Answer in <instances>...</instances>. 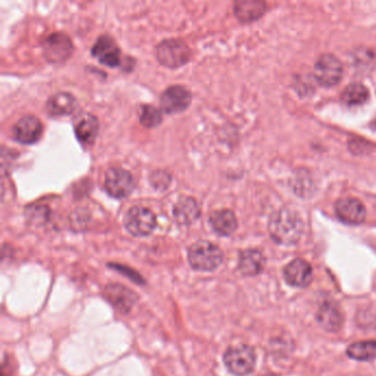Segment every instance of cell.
<instances>
[{
	"mask_svg": "<svg viewBox=\"0 0 376 376\" xmlns=\"http://www.w3.org/2000/svg\"><path fill=\"white\" fill-rule=\"evenodd\" d=\"M268 230L272 238L278 244H296L303 236V219L293 210L281 209L270 217Z\"/></svg>",
	"mask_w": 376,
	"mask_h": 376,
	"instance_id": "1",
	"label": "cell"
},
{
	"mask_svg": "<svg viewBox=\"0 0 376 376\" xmlns=\"http://www.w3.org/2000/svg\"><path fill=\"white\" fill-rule=\"evenodd\" d=\"M190 265L200 272H213L223 262V253L219 246L209 241H198L188 250Z\"/></svg>",
	"mask_w": 376,
	"mask_h": 376,
	"instance_id": "2",
	"label": "cell"
},
{
	"mask_svg": "<svg viewBox=\"0 0 376 376\" xmlns=\"http://www.w3.org/2000/svg\"><path fill=\"white\" fill-rule=\"evenodd\" d=\"M191 56L187 43L180 39H166L156 48L157 61L168 68H181L189 62Z\"/></svg>",
	"mask_w": 376,
	"mask_h": 376,
	"instance_id": "3",
	"label": "cell"
},
{
	"mask_svg": "<svg viewBox=\"0 0 376 376\" xmlns=\"http://www.w3.org/2000/svg\"><path fill=\"white\" fill-rule=\"evenodd\" d=\"M124 226L129 234L144 238L154 232L157 226L156 215L152 210L135 205L127 211L124 217Z\"/></svg>",
	"mask_w": 376,
	"mask_h": 376,
	"instance_id": "4",
	"label": "cell"
},
{
	"mask_svg": "<svg viewBox=\"0 0 376 376\" xmlns=\"http://www.w3.org/2000/svg\"><path fill=\"white\" fill-rule=\"evenodd\" d=\"M255 362V352L248 346H233L224 354L225 366L235 376H246L252 373Z\"/></svg>",
	"mask_w": 376,
	"mask_h": 376,
	"instance_id": "5",
	"label": "cell"
},
{
	"mask_svg": "<svg viewBox=\"0 0 376 376\" xmlns=\"http://www.w3.org/2000/svg\"><path fill=\"white\" fill-rule=\"evenodd\" d=\"M135 179L128 170L123 168H111L105 174L104 187L107 193L115 199H124L134 191Z\"/></svg>",
	"mask_w": 376,
	"mask_h": 376,
	"instance_id": "6",
	"label": "cell"
},
{
	"mask_svg": "<svg viewBox=\"0 0 376 376\" xmlns=\"http://www.w3.org/2000/svg\"><path fill=\"white\" fill-rule=\"evenodd\" d=\"M344 75V66L332 54H323L315 64V78L320 85L331 87L336 85Z\"/></svg>",
	"mask_w": 376,
	"mask_h": 376,
	"instance_id": "7",
	"label": "cell"
},
{
	"mask_svg": "<svg viewBox=\"0 0 376 376\" xmlns=\"http://www.w3.org/2000/svg\"><path fill=\"white\" fill-rule=\"evenodd\" d=\"M43 54L50 63H60L71 56L73 44L66 33H52L43 41Z\"/></svg>",
	"mask_w": 376,
	"mask_h": 376,
	"instance_id": "8",
	"label": "cell"
},
{
	"mask_svg": "<svg viewBox=\"0 0 376 376\" xmlns=\"http://www.w3.org/2000/svg\"><path fill=\"white\" fill-rule=\"evenodd\" d=\"M191 102V92L182 85L169 86L160 96V107L164 113L169 115L185 111L190 107Z\"/></svg>",
	"mask_w": 376,
	"mask_h": 376,
	"instance_id": "9",
	"label": "cell"
},
{
	"mask_svg": "<svg viewBox=\"0 0 376 376\" xmlns=\"http://www.w3.org/2000/svg\"><path fill=\"white\" fill-rule=\"evenodd\" d=\"M43 134V125L38 117L25 115L21 117L13 128V136L23 145L36 144Z\"/></svg>",
	"mask_w": 376,
	"mask_h": 376,
	"instance_id": "10",
	"label": "cell"
},
{
	"mask_svg": "<svg viewBox=\"0 0 376 376\" xmlns=\"http://www.w3.org/2000/svg\"><path fill=\"white\" fill-rule=\"evenodd\" d=\"M92 56L97 59L99 63L109 68H116L121 64V49L115 40L107 35H104L96 40L92 48Z\"/></svg>",
	"mask_w": 376,
	"mask_h": 376,
	"instance_id": "11",
	"label": "cell"
},
{
	"mask_svg": "<svg viewBox=\"0 0 376 376\" xmlns=\"http://www.w3.org/2000/svg\"><path fill=\"white\" fill-rule=\"evenodd\" d=\"M336 214L339 220L346 224L358 225L365 220L366 211L361 201L353 198H344L336 203Z\"/></svg>",
	"mask_w": 376,
	"mask_h": 376,
	"instance_id": "12",
	"label": "cell"
},
{
	"mask_svg": "<svg viewBox=\"0 0 376 376\" xmlns=\"http://www.w3.org/2000/svg\"><path fill=\"white\" fill-rule=\"evenodd\" d=\"M105 297L117 310L124 313L132 310L133 305L137 301L136 293L119 284L107 285L105 288Z\"/></svg>",
	"mask_w": 376,
	"mask_h": 376,
	"instance_id": "13",
	"label": "cell"
},
{
	"mask_svg": "<svg viewBox=\"0 0 376 376\" xmlns=\"http://www.w3.org/2000/svg\"><path fill=\"white\" fill-rule=\"evenodd\" d=\"M286 281L295 287L305 288L313 281V268L303 260H295L284 270Z\"/></svg>",
	"mask_w": 376,
	"mask_h": 376,
	"instance_id": "14",
	"label": "cell"
},
{
	"mask_svg": "<svg viewBox=\"0 0 376 376\" xmlns=\"http://www.w3.org/2000/svg\"><path fill=\"white\" fill-rule=\"evenodd\" d=\"M99 119L92 114H82L74 121V132L81 144L90 146L99 135Z\"/></svg>",
	"mask_w": 376,
	"mask_h": 376,
	"instance_id": "15",
	"label": "cell"
},
{
	"mask_svg": "<svg viewBox=\"0 0 376 376\" xmlns=\"http://www.w3.org/2000/svg\"><path fill=\"white\" fill-rule=\"evenodd\" d=\"M78 109V101L68 92H59L47 101L46 109L51 116H68Z\"/></svg>",
	"mask_w": 376,
	"mask_h": 376,
	"instance_id": "16",
	"label": "cell"
},
{
	"mask_svg": "<svg viewBox=\"0 0 376 376\" xmlns=\"http://www.w3.org/2000/svg\"><path fill=\"white\" fill-rule=\"evenodd\" d=\"M174 217L180 225H190L199 219L201 214L200 205L193 198L181 197L174 207Z\"/></svg>",
	"mask_w": 376,
	"mask_h": 376,
	"instance_id": "17",
	"label": "cell"
},
{
	"mask_svg": "<svg viewBox=\"0 0 376 376\" xmlns=\"http://www.w3.org/2000/svg\"><path fill=\"white\" fill-rule=\"evenodd\" d=\"M210 225L217 234L230 236L238 229V219L231 210H217L209 217Z\"/></svg>",
	"mask_w": 376,
	"mask_h": 376,
	"instance_id": "18",
	"label": "cell"
},
{
	"mask_svg": "<svg viewBox=\"0 0 376 376\" xmlns=\"http://www.w3.org/2000/svg\"><path fill=\"white\" fill-rule=\"evenodd\" d=\"M320 326L330 332H336L344 323V315L339 305L334 303H325L317 315Z\"/></svg>",
	"mask_w": 376,
	"mask_h": 376,
	"instance_id": "19",
	"label": "cell"
},
{
	"mask_svg": "<svg viewBox=\"0 0 376 376\" xmlns=\"http://www.w3.org/2000/svg\"><path fill=\"white\" fill-rule=\"evenodd\" d=\"M266 4L264 1L248 0L236 1L234 4V13L236 18L242 23H252L257 20L265 13Z\"/></svg>",
	"mask_w": 376,
	"mask_h": 376,
	"instance_id": "20",
	"label": "cell"
},
{
	"mask_svg": "<svg viewBox=\"0 0 376 376\" xmlns=\"http://www.w3.org/2000/svg\"><path fill=\"white\" fill-rule=\"evenodd\" d=\"M265 257L257 250H246L241 254L238 268L244 275L255 276L263 272Z\"/></svg>",
	"mask_w": 376,
	"mask_h": 376,
	"instance_id": "21",
	"label": "cell"
},
{
	"mask_svg": "<svg viewBox=\"0 0 376 376\" xmlns=\"http://www.w3.org/2000/svg\"><path fill=\"white\" fill-rule=\"evenodd\" d=\"M348 356L358 361H373L376 358V341H362L348 346Z\"/></svg>",
	"mask_w": 376,
	"mask_h": 376,
	"instance_id": "22",
	"label": "cell"
},
{
	"mask_svg": "<svg viewBox=\"0 0 376 376\" xmlns=\"http://www.w3.org/2000/svg\"><path fill=\"white\" fill-rule=\"evenodd\" d=\"M369 90L360 83L350 84L342 93V102L348 107H358L369 99Z\"/></svg>",
	"mask_w": 376,
	"mask_h": 376,
	"instance_id": "23",
	"label": "cell"
},
{
	"mask_svg": "<svg viewBox=\"0 0 376 376\" xmlns=\"http://www.w3.org/2000/svg\"><path fill=\"white\" fill-rule=\"evenodd\" d=\"M139 121L146 128H154V127L159 126L162 121V111L152 105H144L140 109Z\"/></svg>",
	"mask_w": 376,
	"mask_h": 376,
	"instance_id": "24",
	"label": "cell"
},
{
	"mask_svg": "<svg viewBox=\"0 0 376 376\" xmlns=\"http://www.w3.org/2000/svg\"><path fill=\"white\" fill-rule=\"evenodd\" d=\"M170 180L171 178H170L169 174L166 171H162V170L152 174V183L156 189L164 190L169 187Z\"/></svg>",
	"mask_w": 376,
	"mask_h": 376,
	"instance_id": "25",
	"label": "cell"
},
{
	"mask_svg": "<svg viewBox=\"0 0 376 376\" xmlns=\"http://www.w3.org/2000/svg\"><path fill=\"white\" fill-rule=\"evenodd\" d=\"M264 376H278V375H275V374H267V375H264Z\"/></svg>",
	"mask_w": 376,
	"mask_h": 376,
	"instance_id": "26",
	"label": "cell"
}]
</instances>
